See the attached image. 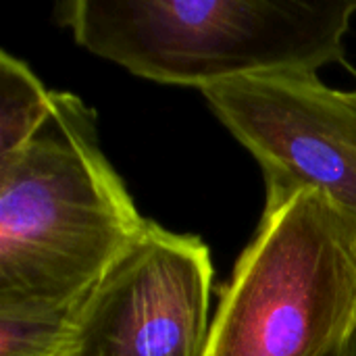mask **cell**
<instances>
[{
  "mask_svg": "<svg viewBox=\"0 0 356 356\" xmlns=\"http://www.w3.org/2000/svg\"><path fill=\"white\" fill-rule=\"evenodd\" d=\"M52 94L23 60L0 52V161L38 134L50 115Z\"/></svg>",
  "mask_w": 356,
  "mask_h": 356,
  "instance_id": "obj_6",
  "label": "cell"
},
{
  "mask_svg": "<svg viewBox=\"0 0 356 356\" xmlns=\"http://www.w3.org/2000/svg\"><path fill=\"white\" fill-rule=\"evenodd\" d=\"M346 356H356V332L355 336H353V340H350L348 346H346Z\"/></svg>",
  "mask_w": 356,
  "mask_h": 356,
  "instance_id": "obj_8",
  "label": "cell"
},
{
  "mask_svg": "<svg viewBox=\"0 0 356 356\" xmlns=\"http://www.w3.org/2000/svg\"><path fill=\"white\" fill-rule=\"evenodd\" d=\"M356 332V221L319 192L265 202L204 356H340Z\"/></svg>",
  "mask_w": 356,
  "mask_h": 356,
  "instance_id": "obj_3",
  "label": "cell"
},
{
  "mask_svg": "<svg viewBox=\"0 0 356 356\" xmlns=\"http://www.w3.org/2000/svg\"><path fill=\"white\" fill-rule=\"evenodd\" d=\"M348 69H350V73H353V75H355V77H356V69H355V67H348Z\"/></svg>",
  "mask_w": 356,
  "mask_h": 356,
  "instance_id": "obj_9",
  "label": "cell"
},
{
  "mask_svg": "<svg viewBox=\"0 0 356 356\" xmlns=\"http://www.w3.org/2000/svg\"><path fill=\"white\" fill-rule=\"evenodd\" d=\"M211 288L204 242L148 221L83 296L63 356H204Z\"/></svg>",
  "mask_w": 356,
  "mask_h": 356,
  "instance_id": "obj_5",
  "label": "cell"
},
{
  "mask_svg": "<svg viewBox=\"0 0 356 356\" xmlns=\"http://www.w3.org/2000/svg\"><path fill=\"white\" fill-rule=\"evenodd\" d=\"M265 173L267 202L319 192L356 221V90L315 71H275L202 90Z\"/></svg>",
  "mask_w": 356,
  "mask_h": 356,
  "instance_id": "obj_4",
  "label": "cell"
},
{
  "mask_svg": "<svg viewBox=\"0 0 356 356\" xmlns=\"http://www.w3.org/2000/svg\"><path fill=\"white\" fill-rule=\"evenodd\" d=\"M83 296L52 307H0V356H63Z\"/></svg>",
  "mask_w": 356,
  "mask_h": 356,
  "instance_id": "obj_7",
  "label": "cell"
},
{
  "mask_svg": "<svg viewBox=\"0 0 356 356\" xmlns=\"http://www.w3.org/2000/svg\"><path fill=\"white\" fill-rule=\"evenodd\" d=\"M146 225L100 148L94 111L54 92L38 134L0 161V307L79 300Z\"/></svg>",
  "mask_w": 356,
  "mask_h": 356,
  "instance_id": "obj_1",
  "label": "cell"
},
{
  "mask_svg": "<svg viewBox=\"0 0 356 356\" xmlns=\"http://www.w3.org/2000/svg\"><path fill=\"white\" fill-rule=\"evenodd\" d=\"M340 356H346V350H344V353H342V355H340Z\"/></svg>",
  "mask_w": 356,
  "mask_h": 356,
  "instance_id": "obj_10",
  "label": "cell"
},
{
  "mask_svg": "<svg viewBox=\"0 0 356 356\" xmlns=\"http://www.w3.org/2000/svg\"><path fill=\"white\" fill-rule=\"evenodd\" d=\"M356 0H71L56 6L88 52L134 75L200 92L344 60Z\"/></svg>",
  "mask_w": 356,
  "mask_h": 356,
  "instance_id": "obj_2",
  "label": "cell"
}]
</instances>
